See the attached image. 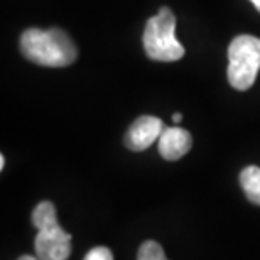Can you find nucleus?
<instances>
[{
    "mask_svg": "<svg viewBox=\"0 0 260 260\" xmlns=\"http://www.w3.org/2000/svg\"><path fill=\"white\" fill-rule=\"evenodd\" d=\"M20 53L25 59L39 66L64 68L75 63L78 49L64 30L53 29H27L20 36Z\"/></svg>",
    "mask_w": 260,
    "mask_h": 260,
    "instance_id": "1",
    "label": "nucleus"
},
{
    "mask_svg": "<svg viewBox=\"0 0 260 260\" xmlns=\"http://www.w3.org/2000/svg\"><path fill=\"white\" fill-rule=\"evenodd\" d=\"M32 225L38 228L34 238L36 257L39 260H68L71 255V235L58 223L56 208L51 201H41L34 208Z\"/></svg>",
    "mask_w": 260,
    "mask_h": 260,
    "instance_id": "2",
    "label": "nucleus"
},
{
    "mask_svg": "<svg viewBox=\"0 0 260 260\" xmlns=\"http://www.w3.org/2000/svg\"><path fill=\"white\" fill-rule=\"evenodd\" d=\"M142 43L145 54L160 63H173L184 56V48L176 38V17L171 9L162 7L145 24Z\"/></svg>",
    "mask_w": 260,
    "mask_h": 260,
    "instance_id": "3",
    "label": "nucleus"
},
{
    "mask_svg": "<svg viewBox=\"0 0 260 260\" xmlns=\"http://www.w3.org/2000/svg\"><path fill=\"white\" fill-rule=\"evenodd\" d=\"M260 70V39L255 36H237L228 48V81L238 91L253 86Z\"/></svg>",
    "mask_w": 260,
    "mask_h": 260,
    "instance_id": "4",
    "label": "nucleus"
},
{
    "mask_svg": "<svg viewBox=\"0 0 260 260\" xmlns=\"http://www.w3.org/2000/svg\"><path fill=\"white\" fill-rule=\"evenodd\" d=\"M164 122L157 117L152 115H142L135 120L125 135V145L134 150V152H140L152 145L155 140H159L160 134L164 132Z\"/></svg>",
    "mask_w": 260,
    "mask_h": 260,
    "instance_id": "5",
    "label": "nucleus"
},
{
    "mask_svg": "<svg viewBox=\"0 0 260 260\" xmlns=\"http://www.w3.org/2000/svg\"><path fill=\"white\" fill-rule=\"evenodd\" d=\"M159 154L166 160H178L189 152L193 145V137L186 128L168 127L159 137Z\"/></svg>",
    "mask_w": 260,
    "mask_h": 260,
    "instance_id": "6",
    "label": "nucleus"
},
{
    "mask_svg": "<svg viewBox=\"0 0 260 260\" xmlns=\"http://www.w3.org/2000/svg\"><path fill=\"white\" fill-rule=\"evenodd\" d=\"M240 186L247 200L260 206V168L248 166L240 173Z\"/></svg>",
    "mask_w": 260,
    "mask_h": 260,
    "instance_id": "7",
    "label": "nucleus"
},
{
    "mask_svg": "<svg viewBox=\"0 0 260 260\" xmlns=\"http://www.w3.org/2000/svg\"><path fill=\"white\" fill-rule=\"evenodd\" d=\"M137 260H168V258H166L164 248L157 242L147 240L139 247Z\"/></svg>",
    "mask_w": 260,
    "mask_h": 260,
    "instance_id": "8",
    "label": "nucleus"
},
{
    "mask_svg": "<svg viewBox=\"0 0 260 260\" xmlns=\"http://www.w3.org/2000/svg\"><path fill=\"white\" fill-rule=\"evenodd\" d=\"M83 260H113V253L107 247H95L86 253Z\"/></svg>",
    "mask_w": 260,
    "mask_h": 260,
    "instance_id": "9",
    "label": "nucleus"
},
{
    "mask_svg": "<svg viewBox=\"0 0 260 260\" xmlns=\"http://www.w3.org/2000/svg\"><path fill=\"white\" fill-rule=\"evenodd\" d=\"M17 260H39L38 257H32V255H22V257H19Z\"/></svg>",
    "mask_w": 260,
    "mask_h": 260,
    "instance_id": "10",
    "label": "nucleus"
},
{
    "mask_svg": "<svg viewBox=\"0 0 260 260\" xmlns=\"http://www.w3.org/2000/svg\"><path fill=\"white\" fill-rule=\"evenodd\" d=\"M181 118H183V115H181V113H174V115H173V120H174L176 123H179V122H181Z\"/></svg>",
    "mask_w": 260,
    "mask_h": 260,
    "instance_id": "11",
    "label": "nucleus"
},
{
    "mask_svg": "<svg viewBox=\"0 0 260 260\" xmlns=\"http://www.w3.org/2000/svg\"><path fill=\"white\" fill-rule=\"evenodd\" d=\"M250 2H252L253 5H255V9L260 12V0H250Z\"/></svg>",
    "mask_w": 260,
    "mask_h": 260,
    "instance_id": "12",
    "label": "nucleus"
},
{
    "mask_svg": "<svg viewBox=\"0 0 260 260\" xmlns=\"http://www.w3.org/2000/svg\"><path fill=\"white\" fill-rule=\"evenodd\" d=\"M4 168H5V157L0 155V169H4Z\"/></svg>",
    "mask_w": 260,
    "mask_h": 260,
    "instance_id": "13",
    "label": "nucleus"
}]
</instances>
